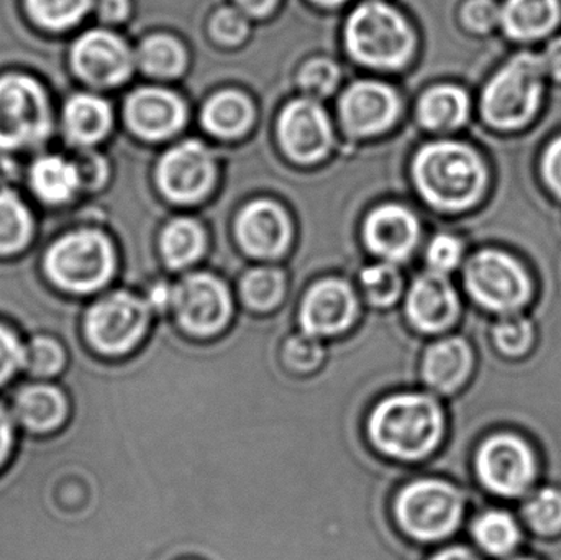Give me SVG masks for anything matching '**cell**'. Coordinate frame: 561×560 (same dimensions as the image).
I'll list each match as a JSON object with an SVG mask.
<instances>
[{"label": "cell", "mask_w": 561, "mask_h": 560, "mask_svg": "<svg viewBox=\"0 0 561 560\" xmlns=\"http://www.w3.org/2000/svg\"><path fill=\"white\" fill-rule=\"evenodd\" d=\"M543 174H546L550 190L561 197V138H557L550 145L546 157H543Z\"/></svg>", "instance_id": "obj_46"}, {"label": "cell", "mask_w": 561, "mask_h": 560, "mask_svg": "<svg viewBox=\"0 0 561 560\" xmlns=\"http://www.w3.org/2000/svg\"><path fill=\"white\" fill-rule=\"evenodd\" d=\"M463 19L474 32H488L501 22V9L493 0H470L465 5Z\"/></svg>", "instance_id": "obj_42"}, {"label": "cell", "mask_w": 561, "mask_h": 560, "mask_svg": "<svg viewBox=\"0 0 561 560\" xmlns=\"http://www.w3.org/2000/svg\"><path fill=\"white\" fill-rule=\"evenodd\" d=\"M184 62H186L184 49L170 36H151L141 45L140 65L148 75L170 78L183 71Z\"/></svg>", "instance_id": "obj_33"}, {"label": "cell", "mask_w": 561, "mask_h": 560, "mask_svg": "<svg viewBox=\"0 0 561 560\" xmlns=\"http://www.w3.org/2000/svg\"><path fill=\"white\" fill-rule=\"evenodd\" d=\"M68 368V352L61 342L53 335L38 334L25 345V367L30 378L53 380L61 377Z\"/></svg>", "instance_id": "obj_28"}, {"label": "cell", "mask_w": 561, "mask_h": 560, "mask_svg": "<svg viewBox=\"0 0 561 560\" xmlns=\"http://www.w3.org/2000/svg\"><path fill=\"white\" fill-rule=\"evenodd\" d=\"M422 124L432 130H450L460 127L468 115V98L461 89L442 85L432 89L419 107Z\"/></svg>", "instance_id": "obj_25"}, {"label": "cell", "mask_w": 561, "mask_h": 560, "mask_svg": "<svg viewBox=\"0 0 561 560\" xmlns=\"http://www.w3.org/2000/svg\"><path fill=\"white\" fill-rule=\"evenodd\" d=\"M473 536L490 555L503 556L519 542V529L503 512H488L474 522Z\"/></svg>", "instance_id": "obj_32"}, {"label": "cell", "mask_w": 561, "mask_h": 560, "mask_svg": "<svg viewBox=\"0 0 561 560\" xmlns=\"http://www.w3.org/2000/svg\"><path fill=\"white\" fill-rule=\"evenodd\" d=\"M72 418H82V420L89 421V423L94 424V426L98 427V430L101 431L102 434H104L105 439H107L108 443H111L112 449H114V454H115V462H114L115 470H114V472H112V476H114V473L117 472L118 454H117V449H115L114 443H112V441H111V437H108L107 434H105L104 431H102V427H99L98 424L92 423V421L88 420V418L79 416V414H76V416H72ZM105 479H108V477H105ZM95 480H101V479H95ZM92 482H94V480H92ZM89 483H91V482H89ZM85 513H88V512H85ZM94 515H95V513H94ZM99 516H101V515H99ZM108 518H118V516H108ZM128 518H130L131 528H134V533H131L130 551H128L127 560L130 559V552H131V548H134V536H135V523H134V519H131V516H128Z\"/></svg>", "instance_id": "obj_54"}, {"label": "cell", "mask_w": 561, "mask_h": 560, "mask_svg": "<svg viewBox=\"0 0 561 560\" xmlns=\"http://www.w3.org/2000/svg\"><path fill=\"white\" fill-rule=\"evenodd\" d=\"M320 338L300 332L284 341L280 348V365L290 377H313L325 362V348Z\"/></svg>", "instance_id": "obj_29"}, {"label": "cell", "mask_w": 561, "mask_h": 560, "mask_svg": "<svg viewBox=\"0 0 561 560\" xmlns=\"http://www.w3.org/2000/svg\"><path fill=\"white\" fill-rule=\"evenodd\" d=\"M559 0H507L501 23L514 39L542 38L560 22Z\"/></svg>", "instance_id": "obj_23"}, {"label": "cell", "mask_w": 561, "mask_h": 560, "mask_svg": "<svg viewBox=\"0 0 561 560\" xmlns=\"http://www.w3.org/2000/svg\"><path fill=\"white\" fill-rule=\"evenodd\" d=\"M458 315L455 289L437 273L421 276L408 298V316L415 329L425 334H437L454 324Z\"/></svg>", "instance_id": "obj_17"}, {"label": "cell", "mask_w": 561, "mask_h": 560, "mask_svg": "<svg viewBox=\"0 0 561 560\" xmlns=\"http://www.w3.org/2000/svg\"><path fill=\"white\" fill-rule=\"evenodd\" d=\"M32 236V217L12 193H0V253L22 249Z\"/></svg>", "instance_id": "obj_31"}, {"label": "cell", "mask_w": 561, "mask_h": 560, "mask_svg": "<svg viewBox=\"0 0 561 560\" xmlns=\"http://www.w3.org/2000/svg\"><path fill=\"white\" fill-rule=\"evenodd\" d=\"M417 222L404 207L385 206L369 216L365 236L368 245L379 255L405 259L417 242Z\"/></svg>", "instance_id": "obj_22"}, {"label": "cell", "mask_w": 561, "mask_h": 560, "mask_svg": "<svg viewBox=\"0 0 561 560\" xmlns=\"http://www.w3.org/2000/svg\"><path fill=\"white\" fill-rule=\"evenodd\" d=\"M71 427V426H69ZM72 427L75 430L81 431L82 434H84L85 437H88L89 441H91L92 446L95 447V450H98L99 454V467H101V470H99L98 476L94 477H88V479H82L81 482L78 483V485H81V483H84L85 480L89 479H98V477H104L105 473L108 472V454L107 450H105L104 444L101 443V439H99L98 436H95L94 433H92L91 430H89L88 426H84V424L81 423H72ZM76 485V487H78ZM78 512H81V510H78ZM82 515L91 516V518H101V516H92L89 515V513L81 512ZM101 519H112V518H101ZM114 522H117L118 528H121V545H118V551L117 556H115V560H122L124 558L125 552V545H127V536H128V528L127 523L124 522V519L118 518L114 519Z\"/></svg>", "instance_id": "obj_41"}, {"label": "cell", "mask_w": 561, "mask_h": 560, "mask_svg": "<svg viewBox=\"0 0 561 560\" xmlns=\"http://www.w3.org/2000/svg\"><path fill=\"white\" fill-rule=\"evenodd\" d=\"M213 157L197 141H186L173 148L158 168L161 190L178 203L199 199L213 183Z\"/></svg>", "instance_id": "obj_12"}, {"label": "cell", "mask_w": 561, "mask_h": 560, "mask_svg": "<svg viewBox=\"0 0 561 560\" xmlns=\"http://www.w3.org/2000/svg\"><path fill=\"white\" fill-rule=\"evenodd\" d=\"M497 347L506 354H523L533 342V325L520 318H507L497 324L494 331Z\"/></svg>", "instance_id": "obj_39"}, {"label": "cell", "mask_w": 561, "mask_h": 560, "mask_svg": "<svg viewBox=\"0 0 561 560\" xmlns=\"http://www.w3.org/2000/svg\"><path fill=\"white\" fill-rule=\"evenodd\" d=\"M114 256L108 240L94 230L69 233L46 255L53 282L72 293H91L111 278Z\"/></svg>", "instance_id": "obj_6"}, {"label": "cell", "mask_w": 561, "mask_h": 560, "mask_svg": "<svg viewBox=\"0 0 561 560\" xmlns=\"http://www.w3.org/2000/svg\"><path fill=\"white\" fill-rule=\"evenodd\" d=\"M72 65L92 84L115 85L130 75L131 56L118 36L92 30L76 42Z\"/></svg>", "instance_id": "obj_14"}, {"label": "cell", "mask_w": 561, "mask_h": 560, "mask_svg": "<svg viewBox=\"0 0 561 560\" xmlns=\"http://www.w3.org/2000/svg\"><path fill=\"white\" fill-rule=\"evenodd\" d=\"M356 299L342 282H323L313 286L304 299L299 321L302 331L316 338L343 334L355 321Z\"/></svg>", "instance_id": "obj_16"}, {"label": "cell", "mask_w": 561, "mask_h": 560, "mask_svg": "<svg viewBox=\"0 0 561 560\" xmlns=\"http://www.w3.org/2000/svg\"><path fill=\"white\" fill-rule=\"evenodd\" d=\"M276 0H239L240 5L253 15H265L275 5Z\"/></svg>", "instance_id": "obj_53"}, {"label": "cell", "mask_w": 561, "mask_h": 560, "mask_svg": "<svg viewBox=\"0 0 561 560\" xmlns=\"http://www.w3.org/2000/svg\"><path fill=\"white\" fill-rule=\"evenodd\" d=\"M92 0H25L36 23L49 30H66L88 13Z\"/></svg>", "instance_id": "obj_34"}, {"label": "cell", "mask_w": 561, "mask_h": 560, "mask_svg": "<svg viewBox=\"0 0 561 560\" xmlns=\"http://www.w3.org/2000/svg\"><path fill=\"white\" fill-rule=\"evenodd\" d=\"M99 12L107 22H121L127 16L128 2L127 0H101Z\"/></svg>", "instance_id": "obj_49"}, {"label": "cell", "mask_w": 561, "mask_h": 560, "mask_svg": "<svg viewBox=\"0 0 561 560\" xmlns=\"http://www.w3.org/2000/svg\"><path fill=\"white\" fill-rule=\"evenodd\" d=\"M317 3L322 5H336V3L343 2V0H316Z\"/></svg>", "instance_id": "obj_55"}, {"label": "cell", "mask_w": 561, "mask_h": 560, "mask_svg": "<svg viewBox=\"0 0 561 560\" xmlns=\"http://www.w3.org/2000/svg\"><path fill=\"white\" fill-rule=\"evenodd\" d=\"M530 526L542 535H556L561 529V493L547 489L537 493L526 506Z\"/></svg>", "instance_id": "obj_36"}, {"label": "cell", "mask_w": 561, "mask_h": 560, "mask_svg": "<svg viewBox=\"0 0 561 560\" xmlns=\"http://www.w3.org/2000/svg\"><path fill=\"white\" fill-rule=\"evenodd\" d=\"M467 288L491 311H514L529 301L533 285L526 270L506 253H478L467 268Z\"/></svg>", "instance_id": "obj_9"}, {"label": "cell", "mask_w": 561, "mask_h": 560, "mask_svg": "<svg viewBox=\"0 0 561 560\" xmlns=\"http://www.w3.org/2000/svg\"><path fill=\"white\" fill-rule=\"evenodd\" d=\"M76 414H79V416L88 418V420H91L92 423H95V424H98L99 427H102V431H104V433L107 434L108 437H111V441H112V443H114L115 449H117V454H118L117 472H115L114 476H112V477L117 476V473L121 472V467H122V464H121L122 450H121V446H118L117 441H115V437L112 436L111 433H108L107 427L102 426V424L99 423V421H95L94 418L88 416V414H84V413H75V414H72V416H76ZM112 477H108V479H112ZM101 480H105V479H101ZM94 482H99V480H94ZM95 515H98V513H95ZM101 516H105V515H101ZM127 516H131V519H134V523H135L134 548H131L130 559H128V560H131V558H134L135 541H137V528H138V526H137V518H135V515H127ZM118 518H124V516H118Z\"/></svg>", "instance_id": "obj_51"}, {"label": "cell", "mask_w": 561, "mask_h": 560, "mask_svg": "<svg viewBox=\"0 0 561 560\" xmlns=\"http://www.w3.org/2000/svg\"><path fill=\"white\" fill-rule=\"evenodd\" d=\"M346 43L358 61L378 68H399L411 55L414 36L394 9L369 2L350 16Z\"/></svg>", "instance_id": "obj_5"}, {"label": "cell", "mask_w": 561, "mask_h": 560, "mask_svg": "<svg viewBox=\"0 0 561 560\" xmlns=\"http://www.w3.org/2000/svg\"><path fill=\"white\" fill-rule=\"evenodd\" d=\"M32 184L35 193L46 203H65L78 187L79 173L62 158H39L33 164Z\"/></svg>", "instance_id": "obj_26"}, {"label": "cell", "mask_w": 561, "mask_h": 560, "mask_svg": "<svg viewBox=\"0 0 561 560\" xmlns=\"http://www.w3.org/2000/svg\"><path fill=\"white\" fill-rule=\"evenodd\" d=\"M399 102L394 92L378 82H359L342 99V117L346 127L358 135L385 130L396 115Z\"/></svg>", "instance_id": "obj_18"}, {"label": "cell", "mask_w": 561, "mask_h": 560, "mask_svg": "<svg viewBox=\"0 0 561 560\" xmlns=\"http://www.w3.org/2000/svg\"><path fill=\"white\" fill-rule=\"evenodd\" d=\"M279 135L284 150L302 163H312L322 158L332 141L325 112L310 101L293 102L284 108Z\"/></svg>", "instance_id": "obj_15"}, {"label": "cell", "mask_w": 561, "mask_h": 560, "mask_svg": "<svg viewBox=\"0 0 561 560\" xmlns=\"http://www.w3.org/2000/svg\"><path fill=\"white\" fill-rule=\"evenodd\" d=\"M12 410L23 431L49 436L61 431L71 420L72 403L61 385L38 381L16 388Z\"/></svg>", "instance_id": "obj_13"}, {"label": "cell", "mask_w": 561, "mask_h": 560, "mask_svg": "<svg viewBox=\"0 0 561 560\" xmlns=\"http://www.w3.org/2000/svg\"><path fill=\"white\" fill-rule=\"evenodd\" d=\"M66 431H71V433H75L76 436L81 437V439L84 441L85 446H88L89 449H91L92 457H94V473H92V476H89V477L98 476L99 470H101V467H99V454H98V450H95V447L92 446L91 441H89L88 437H85L84 434L81 433V431L75 430V427H68V430H66ZM84 479H88V477H84ZM81 480H78V482H76V485H78V483L81 482ZM75 487H72V489H75ZM76 512H78V510H76ZM78 513H81V512H78ZM81 515H82V513H81ZM88 518H91V516H88ZM94 519H101V518H94ZM104 522H111L112 526H114V528H115L114 552H112V558H111V560H115V556H117V551H118V545H121V528H118L117 522H114V519H104Z\"/></svg>", "instance_id": "obj_48"}, {"label": "cell", "mask_w": 561, "mask_h": 560, "mask_svg": "<svg viewBox=\"0 0 561 560\" xmlns=\"http://www.w3.org/2000/svg\"><path fill=\"white\" fill-rule=\"evenodd\" d=\"M75 421H76V423H81V424H84V426H88L89 430H91L92 433H94L95 436H98L99 439H101V443L104 444L105 450H107V454H108V472L105 473L104 477H98V479H105V477H111L112 472H114V470H115V466H114L115 454H114V449H112L111 443H108V441L105 439L104 434H102L101 431H99L98 427L94 426V424L89 423V421L82 420V418H72V423H75ZM92 480H95V479L85 480L84 483L92 482ZM81 485H82V483H81ZM89 515L99 516V515H94V513H89ZM101 518H108V516H101ZM112 519H118V518H112ZM122 519H124V522L127 523V528H128L127 545H125L124 558H122V560H127L128 551H130L131 533H134V528H131V522H130V518H128V516H124V518H122Z\"/></svg>", "instance_id": "obj_47"}, {"label": "cell", "mask_w": 561, "mask_h": 560, "mask_svg": "<svg viewBox=\"0 0 561 560\" xmlns=\"http://www.w3.org/2000/svg\"><path fill=\"white\" fill-rule=\"evenodd\" d=\"M252 105L237 92H222L216 95L204 111V124L213 134L220 137H236L242 134L252 122Z\"/></svg>", "instance_id": "obj_27"}, {"label": "cell", "mask_w": 561, "mask_h": 560, "mask_svg": "<svg viewBox=\"0 0 561 560\" xmlns=\"http://www.w3.org/2000/svg\"><path fill=\"white\" fill-rule=\"evenodd\" d=\"M148 308L144 301L115 293L95 302L84 319L89 347L101 357L121 358L134 352L148 329Z\"/></svg>", "instance_id": "obj_7"}, {"label": "cell", "mask_w": 561, "mask_h": 560, "mask_svg": "<svg viewBox=\"0 0 561 560\" xmlns=\"http://www.w3.org/2000/svg\"><path fill=\"white\" fill-rule=\"evenodd\" d=\"M19 446V430L12 414L0 401V473L10 466Z\"/></svg>", "instance_id": "obj_45"}, {"label": "cell", "mask_w": 561, "mask_h": 560, "mask_svg": "<svg viewBox=\"0 0 561 560\" xmlns=\"http://www.w3.org/2000/svg\"><path fill=\"white\" fill-rule=\"evenodd\" d=\"M428 560H480L473 552L468 549L461 548V546H450V548L442 549V551L435 552Z\"/></svg>", "instance_id": "obj_52"}, {"label": "cell", "mask_w": 561, "mask_h": 560, "mask_svg": "<svg viewBox=\"0 0 561 560\" xmlns=\"http://www.w3.org/2000/svg\"><path fill=\"white\" fill-rule=\"evenodd\" d=\"M184 115L183 102L161 89H141L127 102L128 124L138 135L150 140L174 134L183 125Z\"/></svg>", "instance_id": "obj_19"}, {"label": "cell", "mask_w": 561, "mask_h": 560, "mask_svg": "<svg viewBox=\"0 0 561 560\" xmlns=\"http://www.w3.org/2000/svg\"><path fill=\"white\" fill-rule=\"evenodd\" d=\"M546 72L539 56L533 53L514 56L484 89V118L504 130L524 127L539 108Z\"/></svg>", "instance_id": "obj_4"}, {"label": "cell", "mask_w": 561, "mask_h": 560, "mask_svg": "<svg viewBox=\"0 0 561 560\" xmlns=\"http://www.w3.org/2000/svg\"><path fill=\"white\" fill-rule=\"evenodd\" d=\"M463 512V495L447 480H411L392 496L394 525L405 539L417 545L450 538L460 526Z\"/></svg>", "instance_id": "obj_2"}, {"label": "cell", "mask_w": 561, "mask_h": 560, "mask_svg": "<svg viewBox=\"0 0 561 560\" xmlns=\"http://www.w3.org/2000/svg\"><path fill=\"white\" fill-rule=\"evenodd\" d=\"M283 276L276 270L260 268L249 273L242 283L247 305L256 311H268L278 305L283 296Z\"/></svg>", "instance_id": "obj_35"}, {"label": "cell", "mask_w": 561, "mask_h": 560, "mask_svg": "<svg viewBox=\"0 0 561 560\" xmlns=\"http://www.w3.org/2000/svg\"><path fill=\"white\" fill-rule=\"evenodd\" d=\"M25 367V345L9 325L0 322V390Z\"/></svg>", "instance_id": "obj_38"}, {"label": "cell", "mask_w": 561, "mask_h": 560, "mask_svg": "<svg viewBox=\"0 0 561 560\" xmlns=\"http://www.w3.org/2000/svg\"><path fill=\"white\" fill-rule=\"evenodd\" d=\"M473 355L470 345L460 338L435 342L425 351L421 377L435 393L451 395L470 377Z\"/></svg>", "instance_id": "obj_20"}, {"label": "cell", "mask_w": 561, "mask_h": 560, "mask_svg": "<svg viewBox=\"0 0 561 560\" xmlns=\"http://www.w3.org/2000/svg\"><path fill=\"white\" fill-rule=\"evenodd\" d=\"M414 171L422 194L442 209L471 206L486 184V168L477 151L454 141L425 147L417 155Z\"/></svg>", "instance_id": "obj_3"}, {"label": "cell", "mask_w": 561, "mask_h": 560, "mask_svg": "<svg viewBox=\"0 0 561 560\" xmlns=\"http://www.w3.org/2000/svg\"><path fill=\"white\" fill-rule=\"evenodd\" d=\"M481 482L503 496H516L533 482L536 462L524 441L507 434L491 437L477 457Z\"/></svg>", "instance_id": "obj_11"}, {"label": "cell", "mask_w": 561, "mask_h": 560, "mask_svg": "<svg viewBox=\"0 0 561 560\" xmlns=\"http://www.w3.org/2000/svg\"><path fill=\"white\" fill-rule=\"evenodd\" d=\"M213 32L219 42L233 45L247 35V22L237 10L224 9L214 16Z\"/></svg>", "instance_id": "obj_44"}, {"label": "cell", "mask_w": 561, "mask_h": 560, "mask_svg": "<svg viewBox=\"0 0 561 560\" xmlns=\"http://www.w3.org/2000/svg\"><path fill=\"white\" fill-rule=\"evenodd\" d=\"M363 286L369 301L376 306H388L398 299L401 293V276L391 265L369 266L362 275Z\"/></svg>", "instance_id": "obj_37"}, {"label": "cell", "mask_w": 561, "mask_h": 560, "mask_svg": "<svg viewBox=\"0 0 561 560\" xmlns=\"http://www.w3.org/2000/svg\"><path fill=\"white\" fill-rule=\"evenodd\" d=\"M171 299L178 322L194 338H214L224 331L232 315L226 286L209 275L187 276L174 289Z\"/></svg>", "instance_id": "obj_10"}, {"label": "cell", "mask_w": 561, "mask_h": 560, "mask_svg": "<svg viewBox=\"0 0 561 560\" xmlns=\"http://www.w3.org/2000/svg\"><path fill=\"white\" fill-rule=\"evenodd\" d=\"M365 434L378 456L399 464L422 462L444 439V410L425 391H392L366 414Z\"/></svg>", "instance_id": "obj_1"}, {"label": "cell", "mask_w": 561, "mask_h": 560, "mask_svg": "<svg viewBox=\"0 0 561 560\" xmlns=\"http://www.w3.org/2000/svg\"><path fill=\"white\" fill-rule=\"evenodd\" d=\"M461 259V245L450 236L435 237L428 249V262L437 272L455 268Z\"/></svg>", "instance_id": "obj_43"}, {"label": "cell", "mask_w": 561, "mask_h": 560, "mask_svg": "<svg viewBox=\"0 0 561 560\" xmlns=\"http://www.w3.org/2000/svg\"><path fill=\"white\" fill-rule=\"evenodd\" d=\"M107 102L94 95L79 94L66 104L65 124L69 137L79 144H94L111 128Z\"/></svg>", "instance_id": "obj_24"}, {"label": "cell", "mask_w": 561, "mask_h": 560, "mask_svg": "<svg viewBox=\"0 0 561 560\" xmlns=\"http://www.w3.org/2000/svg\"><path fill=\"white\" fill-rule=\"evenodd\" d=\"M49 125L48 101L38 82L26 76L0 78V148L38 144Z\"/></svg>", "instance_id": "obj_8"}, {"label": "cell", "mask_w": 561, "mask_h": 560, "mask_svg": "<svg viewBox=\"0 0 561 560\" xmlns=\"http://www.w3.org/2000/svg\"><path fill=\"white\" fill-rule=\"evenodd\" d=\"M164 259L173 268L190 265L204 249V233L193 220H174L163 233Z\"/></svg>", "instance_id": "obj_30"}, {"label": "cell", "mask_w": 561, "mask_h": 560, "mask_svg": "<svg viewBox=\"0 0 561 560\" xmlns=\"http://www.w3.org/2000/svg\"><path fill=\"white\" fill-rule=\"evenodd\" d=\"M237 230L243 249L256 256L279 255L290 233L286 214L268 201L250 204L240 216Z\"/></svg>", "instance_id": "obj_21"}, {"label": "cell", "mask_w": 561, "mask_h": 560, "mask_svg": "<svg viewBox=\"0 0 561 560\" xmlns=\"http://www.w3.org/2000/svg\"><path fill=\"white\" fill-rule=\"evenodd\" d=\"M183 560H201V559H183Z\"/></svg>", "instance_id": "obj_56"}, {"label": "cell", "mask_w": 561, "mask_h": 560, "mask_svg": "<svg viewBox=\"0 0 561 560\" xmlns=\"http://www.w3.org/2000/svg\"><path fill=\"white\" fill-rule=\"evenodd\" d=\"M339 81V69L327 59H316L300 72V84L309 94L325 95L332 92Z\"/></svg>", "instance_id": "obj_40"}, {"label": "cell", "mask_w": 561, "mask_h": 560, "mask_svg": "<svg viewBox=\"0 0 561 560\" xmlns=\"http://www.w3.org/2000/svg\"><path fill=\"white\" fill-rule=\"evenodd\" d=\"M542 59L546 71L550 72V76L556 78L557 81H561V38L553 39L550 43Z\"/></svg>", "instance_id": "obj_50"}]
</instances>
